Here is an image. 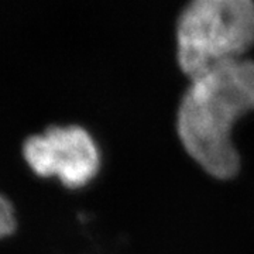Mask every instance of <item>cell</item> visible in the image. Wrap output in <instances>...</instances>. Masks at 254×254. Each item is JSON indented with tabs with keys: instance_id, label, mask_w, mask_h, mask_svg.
Returning <instances> with one entry per match:
<instances>
[{
	"instance_id": "6da1fadb",
	"label": "cell",
	"mask_w": 254,
	"mask_h": 254,
	"mask_svg": "<svg viewBox=\"0 0 254 254\" xmlns=\"http://www.w3.org/2000/svg\"><path fill=\"white\" fill-rule=\"evenodd\" d=\"M253 110L254 61L220 64L190 79L178 109V137L203 171L218 180L233 178L240 170L233 126Z\"/></svg>"
},
{
	"instance_id": "7a4b0ae2",
	"label": "cell",
	"mask_w": 254,
	"mask_h": 254,
	"mask_svg": "<svg viewBox=\"0 0 254 254\" xmlns=\"http://www.w3.org/2000/svg\"><path fill=\"white\" fill-rule=\"evenodd\" d=\"M253 44L254 0H190L178 20V63L190 79L243 58Z\"/></svg>"
},
{
	"instance_id": "3957f363",
	"label": "cell",
	"mask_w": 254,
	"mask_h": 254,
	"mask_svg": "<svg viewBox=\"0 0 254 254\" xmlns=\"http://www.w3.org/2000/svg\"><path fill=\"white\" fill-rule=\"evenodd\" d=\"M23 157L38 177H57L66 188L78 190L95 180L100 151L95 138L81 126H54L28 137Z\"/></svg>"
},
{
	"instance_id": "277c9868",
	"label": "cell",
	"mask_w": 254,
	"mask_h": 254,
	"mask_svg": "<svg viewBox=\"0 0 254 254\" xmlns=\"http://www.w3.org/2000/svg\"><path fill=\"white\" fill-rule=\"evenodd\" d=\"M16 226L17 220L13 205L3 195H0V239L10 236L14 232Z\"/></svg>"
}]
</instances>
